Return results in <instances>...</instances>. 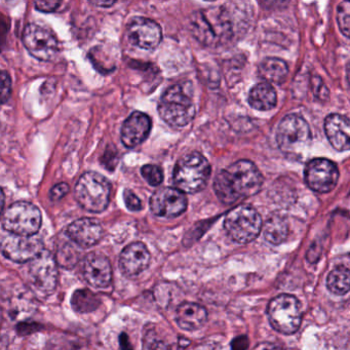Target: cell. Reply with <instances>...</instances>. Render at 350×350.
Masks as SVG:
<instances>
[{
	"label": "cell",
	"instance_id": "1",
	"mask_svg": "<svg viewBox=\"0 0 350 350\" xmlns=\"http://www.w3.org/2000/svg\"><path fill=\"white\" fill-rule=\"evenodd\" d=\"M263 185V176L255 163L245 159L222 170L215 178L214 191L224 204L255 196Z\"/></svg>",
	"mask_w": 350,
	"mask_h": 350
},
{
	"label": "cell",
	"instance_id": "2",
	"mask_svg": "<svg viewBox=\"0 0 350 350\" xmlns=\"http://www.w3.org/2000/svg\"><path fill=\"white\" fill-rule=\"evenodd\" d=\"M190 30L196 40L210 48L224 44L233 33L230 18L222 8H210L192 14Z\"/></svg>",
	"mask_w": 350,
	"mask_h": 350
},
{
	"label": "cell",
	"instance_id": "3",
	"mask_svg": "<svg viewBox=\"0 0 350 350\" xmlns=\"http://www.w3.org/2000/svg\"><path fill=\"white\" fill-rule=\"evenodd\" d=\"M211 176V165L200 152H192L180 159L173 172L176 188L183 193L194 194L206 187Z\"/></svg>",
	"mask_w": 350,
	"mask_h": 350
},
{
	"label": "cell",
	"instance_id": "4",
	"mask_svg": "<svg viewBox=\"0 0 350 350\" xmlns=\"http://www.w3.org/2000/svg\"><path fill=\"white\" fill-rule=\"evenodd\" d=\"M196 112L193 100L182 85H172L159 99V116L174 128L188 126L193 120Z\"/></svg>",
	"mask_w": 350,
	"mask_h": 350
},
{
	"label": "cell",
	"instance_id": "5",
	"mask_svg": "<svg viewBox=\"0 0 350 350\" xmlns=\"http://www.w3.org/2000/svg\"><path fill=\"white\" fill-rule=\"evenodd\" d=\"M111 196V183L96 172L83 174L75 188V198L83 210L102 213L107 208Z\"/></svg>",
	"mask_w": 350,
	"mask_h": 350
},
{
	"label": "cell",
	"instance_id": "6",
	"mask_svg": "<svg viewBox=\"0 0 350 350\" xmlns=\"http://www.w3.org/2000/svg\"><path fill=\"white\" fill-rule=\"evenodd\" d=\"M267 315L272 327L284 335L296 333L302 321L300 302L292 295L282 294L272 299Z\"/></svg>",
	"mask_w": 350,
	"mask_h": 350
},
{
	"label": "cell",
	"instance_id": "7",
	"mask_svg": "<svg viewBox=\"0 0 350 350\" xmlns=\"http://www.w3.org/2000/svg\"><path fill=\"white\" fill-rule=\"evenodd\" d=\"M224 228L232 241L249 243L261 232V216L252 206H237L225 217Z\"/></svg>",
	"mask_w": 350,
	"mask_h": 350
},
{
	"label": "cell",
	"instance_id": "8",
	"mask_svg": "<svg viewBox=\"0 0 350 350\" xmlns=\"http://www.w3.org/2000/svg\"><path fill=\"white\" fill-rule=\"evenodd\" d=\"M42 216L40 208L27 202L12 204L3 217V228L11 234L34 237L42 227Z\"/></svg>",
	"mask_w": 350,
	"mask_h": 350
},
{
	"label": "cell",
	"instance_id": "9",
	"mask_svg": "<svg viewBox=\"0 0 350 350\" xmlns=\"http://www.w3.org/2000/svg\"><path fill=\"white\" fill-rule=\"evenodd\" d=\"M311 139L310 128L306 120L295 114L286 116L276 132L278 146L288 154H301L310 146Z\"/></svg>",
	"mask_w": 350,
	"mask_h": 350
},
{
	"label": "cell",
	"instance_id": "10",
	"mask_svg": "<svg viewBox=\"0 0 350 350\" xmlns=\"http://www.w3.org/2000/svg\"><path fill=\"white\" fill-rule=\"evenodd\" d=\"M22 40L29 54L38 60L48 62L58 54L59 44L56 36L40 24H28Z\"/></svg>",
	"mask_w": 350,
	"mask_h": 350
},
{
	"label": "cell",
	"instance_id": "11",
	"mask_svg": "<svg viewBox=\"0 0 350 350\" xmlns=\"http://www.w3.org/2000/svg\"><path fill=\"white\" fill-rule=\"evenodd\" d=\"M339 171L337 165L329 159H315L305 167V181L313 191L327 193L337 185Z\"/></svg>",
	"mask_w": 350,
	"mask_h": 350
},
{
	"label": "cell",
	"instance_id": "12",
	"mask_svg": "<svg viewBox=\"0 0 350 350\" xmlns=\"http://www.w3.org/2000/svg\"><path fill=\"white\" fill-rule=\"evenodd\" d=\"M57 261L50 252L44 250L36 259L29 262L28 278L31 284L44 293H53L58 282Z\"/></svg>",
	"mask_w": 350,
	"mask_h": 350
},
{
	"label": "cell",
	"instance_id": "13",
	"mask_svg": "<svg viewBox=\"0 0 350 350\" xmlns=\"http://www.w3.org/2000/svg\"><path fill=\"white\" fill-rule=\"evenodd\" d=\"M3 255L11 261L26 263L36 259L44 251V243L36 237L9 234L1 241Z\"/></svg>",
	"mask_w": 350,
	"mask_h": 350
},
{
	"label": "cell",
	"instance_id": "14",
	"mask_svg": "<svg viewBox=\"0 0 350 350\" xmlns=\"http://www.w3.org/2000/svg\"><path fill=\"white\" fill-rule=\"evenodd\" d=\"M185 193L177 188L165 187L157 190L150 198V210L161 218H177L187 210Z\"/></svg>",
	"mask_w": 350,
	"mask_h": 350
},
{
	"label": "cell",
	"instance_id": "15",
	"mask_svg": "<svg viewBox=\"0 0 350 350\" xmlns=\"http://www.w3.org/2000/svg\"><path fill=\"white\" fill-rule=\"evenodd\" d=\"M126 32L131 44L143 50H154L163 40L161 26L144 17L133 18L129 22Z\"/></svg>",
	"mask_w": 350,
	"mask_h": 350
},
{
	"label": "cell",
	"instance_id": "16",
	"mask_svg": "<svg viewBox=\"0 0 350 350\" xmlns=\"http://www.w3.org/2000/svg\"><path fill=\"white\" fill-rule=\"evenodd\" d=\"M83 275L93 288H107L112 280V267L109 259L103 254H88L83 260Z\"/></svg>",
	"mask_w": 350,
	"mask_h": 350
},
{
	"label": "cell",
	"instance_id": "17",
	"mask_svg": "<svg viewBox=\"0 0 350 350\" xmlns=\"http://www.w3.org/2000/svg\"><path fill=\"white\" fill-rule=\"evenodd\" d=\"M151 128L152 122L147 114L140 111L134 112L122 124L120 134L122 144L129 149L139 146L148 138Z\"/></svg>",
	"mask_w": 350,
	"mask_h": 350
},
{
	"label": "cell",
	"instance_id": "18",
	"mask_svg": "<svg viewBox=\"0 0 350 350\" xmlns=\"http://www.w3.org/2000/svg\"><path fill=\"white\" fill-rule=\"evenodd\" d=\"M66 234L79 247H91L101 241L103 227L96 219L81 218L67 227Z\"/></svg>",
	"mask_w": 350,
	"mask_h": 350
},
{
	"label": "cell",
	"instance_id": "19",
	"mask_svg": "<svg viewBox=\"0 0 350 350\" xmlns=\"http://www.w3.org/2000/svg\"><path fill=\"white\" fill-rule=\"evenodd\" d=\"M151 255L143 243H133L122 250L120 257V268L129 276L138 275L147 269Z\"/></svg>",
	"mask_w": 350,
	"mask_h": 350
},
{
	"label": "cell",
	"instance_id": "20",
	"mask_svg": "<svg viewBox=\"0 0 350 350\" xmlns=\"http://www.w3.org/2000/svg\"><path fill=\"white\" fill-rule=\"evenodd\" d=\"M325 132L332 146L338 151L350 149V120L340 114H329L325 120Z\"/></svg>",
	"mask_w": 350,
	"mask_h": 350
},
{
	"label": "cell",
	"instance_id": "21",
	"mask_svg": "<svg viewBox=\"0 0 350 350\" xmlns=\"http://www.w3.org/2000/svg\"><path fill=\"white\" fill-rule=\"evenodd\" d=\"M208 321V311L198 303L184 302L176 311V321L182 329L196 331Z\"/></svg>",
	"mask_w": 350,
	"mask_h": 350
},
{
	"label": "cell",
	"instance_id": "22",
	"mask_svg": "<svg viewBox=\"0 0 350 350\" xmlns=\"http://www.w3.org/2000/svg\"><path fill=\"white\" fill-rule=\"evenodd\" d=\"M249 103L252 107L260 111L272 109L276 105V93L270 83L256 85L250 92Z\"/></svg>",
	"mask_w": 350,
	"mask_h": 350
},
{
	"label": "cell",
	"instance_id": "23",
	"mask_svg": "<svg viewBox=\"0 0 350 350\" xmlns=\"http://www.w3.org/2000/svg\"><path fill=\"white\" fill-rule=\"evenodd\" d=\"M288 65L278 58H267L259 65V75L267 83H284L288 77Z\"/></svg>",
	"mask_w": 350,
	"mask_h": 350
},
{
	"label": "cell",
	"instance_id": "24",
	"mask_svg": "<svg viewBox=\"0 0 350 350\" xmlns=\"http://www.w3.org/2000/svg\"><path fill=\"white\" fill-rule=\"evenodd\" d=\"M264 237L271 245H280L288 235V222L280 216H272L268 219L263 229Z\"/></svg>",
	"mask_w": 350,
	"mask_h": 350
},
{
	"label": "cell",
	"instance_id": "25",
	"mask_svg": "<svg viewBox=\"0 0 350 350\" xmlns=\"http://www.w3.org/2000/svg\"><path fill=\"white\" fill-rule=\"evenodd\" d=\"M101 304L97 295L88 288L77 290L71 297V306L79 313H90L95 311Z\"/></svg>",
	"mask_w": 350,
	"mask_h": 350
},
{
	"label": "cell",
	"instance_id": "26",
	"mask_svg": "<svg viewBox=\"0 0 350 350\" xmlns=\"http://www.w3.org/2000/svg\"><path fill=\"white\" fill-rule=\"evenodd\" d=\"M327 286L329 292L338 296L347 294L350 291V270L343 266L332 270L327 275Z\"/></svg>",
	"mask_w": 350,
	"mask_h": 350
},
{
	"label": "cell",
	"instance_id": "27",
	"mask_svg": "<svg viewBox=\"0 0 350 350\" xmlns=\"http://www.w3.org/2000/svg\"><path fill=\"white\" fill-rule=\"evenodd\" d=\"M81 253L75 245L64 243L57 252L56 261L63 268H72L79 263Z\"/></svg>",
	"mask_w": 350,
	"mask_h": 350
},
{
	"label": "cell",
	"instance_id": "28",
	"mask_svg": "<svg viewBox=\"0 0 350 350\" xmlns=\"http://www.w3.org/2000/svg\"><path fill=\"white\" fill-rule=\"evenodd\" d=\"M143 350H172V345L155 329H147L143 337Z\"/></svg>",
	"mask_w": 350,
	"mask_h": 350
},
{
	"label": "cell",
	"instance_id": "29",
	"mask_svg": "<svg viewBox=\"0 0 350 350\" xmlns=\"http://www.w3.org/2000/svg\"><path fill=\"white\" fill-rule=\"evenodd\" d=\"M337 21L343 36L350 38V1H343L338 5Z\"/></svg>",
	"mask_w": 350,
	"mask_h": 350
},
{
	"label": "cell",
	"instance_id": "30",
	"mask_svg": "<svg viewBox=\"0 0 350 350\" xmlns=\"http://www.w3.org/2000/svg\"><path fill=\"white\" fill-rule=\"evenodd\" d=\"M141 175L153 187L161 185L163 181V170L157 165H145L141 169Z\"/></svg>",
	"mask_w": 350,
	"mask_h": 350
},
{
	"label": "cell",
	"instance_id": "31",
	"mask_svg": "<svg viewBox=\"0 0 350 350\" xmlns=\"http://www.w3.org/2000/svg\"><path fill=\"white\" fill-rule=\"evenodd\" d=\"M124 200L126 208L132 211V212H139V211L142 210V202H141L140 198H139L132 190H124Z\"/></svg>",
	"mask_w": 350,
	"mask_h": 350
},
{
	"label": "cell",
	"instance_id": "32",
	"mask_svg": "<svg viewBox=\"0 0 350 350\" xmlns=\"http://www.w3.org/2000/svg\"><path fill=\"white\" fill-rule=\"evenodd\" d=\"M69 190H70V187H69L68 184H57L51 189L50 198L53 202H58V200H62L64 196L69 193Z\"/></svg>",
	"mask_w": 350,
	"mask_h": 350
},
{
	"label": "cell",
	"instance_id": "33",
	"mask_svg": "<svg viewBox=\"0 0 350 350\" xmlns=\"http://www.w3.org/2000/svg\"><path fill=\"white\" fill-rule=\"evenodd\" d=\"M12 93V83L10 75L5 71L1 73V102L9 101Z\"/></svg>",
	"mask_w": 350,
	"mask_h": 350
},
{
	"label": "cell",
	"instance_id": "34",
	"mask_svg": "<svg viewBox=\"0 0 350 350\" xmlns=\"http://www.w3.org/2000/svg\"><path fill=\"white\" fill-rule=\"evenodd\" d=\"M62 5L63 3H59V1H36L34 3L36 9L42 13H54Z\"/></svg>",
	"mask_w": 350,
	"mask_h": 350
},
{
	"label": "cell",
	"instance_id": "35",
	"mask_svg": "<svg viewBox=\"0 0 350 350\" xmlns=\"http://www.w3.org/2000/svg\"><path fill=\"white\" fill-rule=\"evenodd\" d=\"M247 347H249V339L245 336L235 338L231 343L232 350H247Z\"/></svg>",
	"mask_w": 350,
	"mask_h": 350
},
{
	"label": "cell",
	"instance_id": "36",
	"mask_svg": "<svg viewBox=\"0 0 350 350\" xmlns=\"http://www.w3.org/2000/svg\"><path fill=\"white\" fill-rule=\"evenodd\" d=\"M253 350H284L282 346L271 342H263V343L258 344Z\"/></svg>",
	"mask_w": 350,
	"mask_h": 350
},
{
	"label": "cell",
	"instance_id": "37",
	"mask_svg": "<svg viewBox=\"0 0 350 350\" xmlns=\"http://www.w3.org/2000/svg\"><path fill=\"white\" fill-rule=\"evenodd\" d=\"M315 85V94H317V97L321 98V99H327V97H325V95L329 96V92H323L321 90H327L325 85H323V81L319 79V83H314Z\"/></svg>",
	"mask_w": 350,
	"mask_h": 350
},
{
	"label": "cell",
	"instance_id": "38",
	"mask_svg": "<svg viewBox=\"0 0 350 350\" xmlns=\"http://www.w3.org/2000/svg\"><path fill=\"white\" fill-rule=\"evenodd\" d=\"M120 349L122 350H133L132 344L130 343L129 336L126 333H122L120 337Z\"/></svg>",
	"mask_w": 350,
	"mask_h": 350
},
{
	"label": "cell",
	"instance_id": "39",
	"mask_svg": "<svg viewBox=\"0 0 350 350\" xmlns=\"http://www.w3.org/2000/svg\"><path fill=\"white\" fill-rule=\"evenodd\" d=\"M116 1H92V5L97 7L109 8L113 5Z\"/></svg>",
	"mask_w": 350,
	"mask_h": 350
}]
</instances>
